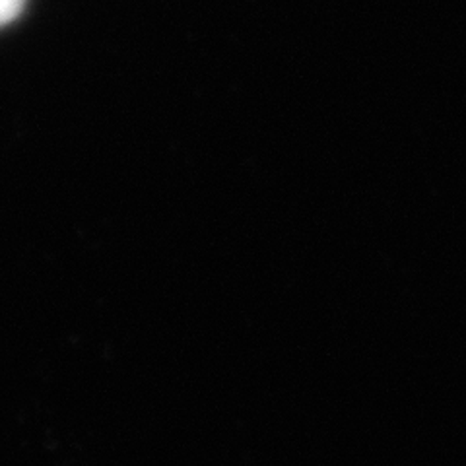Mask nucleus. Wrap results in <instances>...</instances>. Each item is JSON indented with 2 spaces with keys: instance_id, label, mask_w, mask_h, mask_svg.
I'll use <instances>...</instances> for the list:
<instances>
[{
  "instance_id": "1",
  "label": "nucleus",
  "mask_w": 466,
  "mask_h": 466,
  "mask_svg": "<svg viewBox=\"0 0 466 466\" xmlns=\"http://www.w3.org/2000/svg\"><path fill=\"white\" fill-rule=\"evenodd\" d=\"M22 10V0H0V25L12 22Z\"/></svg>"
}]
</instances>
